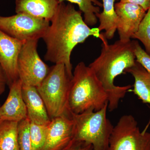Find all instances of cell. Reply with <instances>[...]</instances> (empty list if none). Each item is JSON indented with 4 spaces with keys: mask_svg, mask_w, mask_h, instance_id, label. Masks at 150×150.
<instances>
[{
    "mask_svg": "<svg viewBox=\"0 0 150 150\" xmlns=\"http://www.w3.org/2000/svg\"><path fill=\"white\" fill-rule=\"evenodd\" d=\"M50 24V22L26 14L0 16V30L14 38L24 41L42 38Z\"/></svg>",
    "mask_w": 150,
    "mask_h": 150,
    "instance_id": "52a82bcc",
    "label": "cell"
},
{
    "mask_svg": "<svg viewBox=\"0 0 150 150\" xmlns=\"http://www.w3.org/2000/svg\"><path fill=\"white\" fill-rule=\"evenodd\" d=\"M108 104V97L102 84L91 69L83 62L76 65L68 96V108L71 113L79 114L98 111Z\"/></svg>",
    "mask_w": 150,
    "mask_h": 150,
    "instance_id": "3957f363",
    "label": "cell"
},
{
    "mask_svg": "<svg viewBox=\"0 0 150 150\" xmlns=\"http://www.w3.org/2000/svg\"><path fill=\"white\" fill-rule=\"evenodd\" d=\"M59 4V0H16L15 11L50 22Z\"/></svg>",
    "mask_w": 150,
    "mask_h": 150,
    "instance_id": "5bb4252c",
    "label": "cell"
},
{
    "mask_svg": "<svg viewBox=\"0 0 150 150\" xmlns=\"http://www.w3.org/2000/svg\"><path fill=\"white\" fill-rule=\"evenodd\" d=\"M6 85H8L7 78L4 71L0 65V96L4 91Z\"/></svg>",
    "mask_w": 150,
    "mask_h": 150,
    "instance_id": "d4e9b609",
    "label": "cell"
},
{
    "mask_svg": "<svg viewBox=\"0 0 150 150\" xmlns=\"http://www.w3.org/2000/svg\"><path fill=\"white\" fill-rule=\"evenodd\" d=\"M74 121L71 114L52 118L48 125V132L42 150H63L73 139Z\"/></svg>",
    "mask_w": 150,
    "mask_h": 150,
    "instance_id": "30bf717a",
    "label": "cell"
},
{
    "mask_svg": "<svg viewBox=\"0 0 150 150\" xmlns=\"http://www.w3.org/2000/svg\"><path fill=\"white\" fill-rule=\"evenodd\" d=\"M131 41L136 62L142 65L150 74V55L142 48L138 41L134 40Z\"/></svg>",
    "mask_w": 150,
    "mask_h": 150,
    "instance_id": "7402d4cb",
    "label": "cell"
},
{
    "mask_svg": "<svg viewBox=\"0 0 150 150\" xmlns=\"http://www.w3.org/2000/svg\"><path fill=\"white\" fill-rule=\"evenodd\" d=\"M48 124L41 125L30 122V133L32 150L43 149L48 134Z\"/></svg>",
    "mask_w": 150,
    "mask_h": 150,
    "instance_id": "d6986e66",
    "label": "cell"
},
{
    "mask_svg": "<svg viewBox=\"0 0 150 150\" xmlns=\"http://www.w3.org/2000/svg\"><path fill=\"white\" fill-rule=\"evenodd\" d=\"M23 84L20 79L9 86L8 96L0 106V119L19 122L27 118V111L22 95Z\"/></svg>",
    "mask_w": 150,
    "mask_h": 150,
    "instance_id": "7c38bea8",
    "label": "cell"
},
{
    "mask_svg": "<svg viewBox=\"0 0 150 150\" xmlns=\"http://www.w3.org/2000/svg\"><path fill=\"white\" fill-rule=\"evenodd\" d=\"M51 24L42 38L46 45L44 59L56 64H63L73 77L72 52L77 45L91 36L100 38L98 28H91L84 21L82 12L71 3H60Z\"/></svg>",
    "mask_w": 150,
    "mask_h": 150,
    "instance_id": "6da1fadb",
    "label": "cell"
},
{
    "mask_svg": "<svg viewBox=\"0 0 150 150\" xmlns=\"http://www.w3.org/2000/svg\"><path fill=\"white\" fill-rule=\"evenodd\" d=\"M30 126V121L28 117L18 122V142L19 150H32Z\"/></svg>",
    "mask_w": 150,
    "mask_h": 150,
    "instance_id": "44dd1931",
    "label": "cell"
},
{
    "mask_svg": "<svg viewBox=\"0 0 150 150\" xmlns=\"http://www.w3.org/2000/svg\"><path fill=\"white\" fill-rule=\"evenodd\" d=\"M107 150H150V132L140 131L132 115H123L113 127Z\"/></svg>",
    "mask_w": 150,
    "mask_h": 150,
    "instance_id": "8992f818",
    "label": "cell"
},
{
    "mask_svg": "<svg viewBox=\"0 0 150 150\" xmlns=\"http://www.w3.org/2000/svg\"><path fill=\"white\" fill-rule=\"evenodd\" d=\"M63 150H94L92 145L84 142H71L66 149Z\"/></svg>",
    "mask_w": 150,
    "mask_h": 150,
    "instance_id": "603a6c76",
    "label": "cell"
},
{
    "mask_svg": "<svg viewBox=\"0 0 150 150\" xmlns=\"http://www.w3.org/2000/svg\"><path fill=\"white\" fill-rule=\"evenodd\" d=\"M18 123L0 119V150H19Z\"/></svg>",
    "mask_w": 150,
    "mask_h": 150,
    "instance_id": "e0dca14e",
    "label": "cell"
},
{
    "mask_svg": "<svg viewBox=\"0 0 150 150\" xmlns=\"http://www.w3.org/2000/svg\"><path fill=\"white\" fill-rule=\"evenodd\" d=\"M115 7L118 18L117 30L119 40L129 42L138 30L147 11L140 6L131 3L119 1L115 3Z\"/></svg>",
    "mask_w": 150,
    "mask_h": 150,
    "instance_id": "9c48e42d",
    "label": "cell"
},
{
    "mask_svg": "<svg viewBox=\"0 0 150 150\" xmlns=\"http://www.w3.org/2000/svg\"><path fill=\"white\" fill-rule=\"evenodd\" d=\"M59 4L66 1L71 4H76L80 11L83 14L85 23L89 26H92L97 23L96 14L100 12L102 3L98 0H59Z\"/></svg>",
    "mask_w": 150,
    "mask_h": 150,
    "instance_id": "ac0fdd59",
    "label": "cell"
},
{
    "mask_svg": "<svg viewBox=\"0 0 150 150\" xmlns=\"http://www.w3.org/2000/svg\"><path fill=\"white\" fill-rule=\"evenodd\" d=\"M25 42L14 38L0 30V65L5 73L9 86L19 79L18 60Z\"/></svg>",
    "mask_w": 150,
    "mask_h": 150,
    "instance_id": "8fae6325",
    "label": "cell"
},
{
    "mask_svg": "<svg viewBox=\"0 0 150 150\" xmlns=\"http://www.w3.org/2000/svg\"><path fill=\"white\" fill-rule=\"evenodd\" d=\"M122 2H128L135 4L147 11L150 7V0H120Z\"/></svg>",
    "mask_w": 150,
    "mask_h": 150,
    "instance_id": "cb8c5ba5",
    "label": "cell"
},
{
    "mask_svg": "<svg viewBox=\"0 0 150 150\" xmlns=\"http://www.w3.org/2000/svg\"><path fill=\"white\" fill-rule=\"evenodd\" d=\"M0 106H1V105H0Z\"/></svg>",
    "mask_w": 150,
    "mask_h": 150,
    "instance_id": "484cf974",
    "label": "cell"
},
{
    "mask_svg": "<svg viewBox=\"0 0 150 150\" xmlns=\"http://www.w3.org/2000/svg\"><path fill=\"white\" fill-rule=\"evenodd\" d=\"M132 38L140 40L144 46L145 51L150 56V7Z\"/></svg>",
    "mask_w": 150,
    "mask_h": 150,
    "instance_id": "ffe728a7",
    "label": "cell"
},
{
    "mask_svg": "<svg viewBox=\"0 0 150 150\" xmlns=\"http://www.w3.org/2000/svg\"><path fill=\"white\" fill-rule=\"evenodd\" d=\"M117 1L102 0L103 10L96 14L100 23L98 28L100 32L104 30L103 34L107 39L109 40L114 37L118 26V18L115 7Z\"/></svg>",
    "mask_w": 150,
    "mask_h": 150,
    "instance_id": "9a60e30c",
    "label": "cell"
},
{
    "mask_svg": "<svg viewBox=\"0 0 150 150\" xmlns=\"http://www.w3.org/2000/svg\"><path fill=\"white\" fill-rule=\"evenodd\" d=\"M38 40L26 41L19 55V78L23 85L37 87L46 77L50 68L42 61L37 51Z\"/></svg>",
    "mask_w": 150,
    "mask_h": 150,
    "instance_id": "ba28073f",
    "label": "cell"
},
{
    "mask_svg": "<svg viewBox=\"0 0 150 150\" xmlns=\"http://www.w3.org/2000/svg\"><path fill=\"white\" fill-rule=\"evenodd\" d=\"M71 78L63 64H56L49 69L38 91L45 103L51 119L71 114L68 108V96Z\"/></svg>",
    "mask_w": 150,
    "mask_h": 150,
    "instance_id": "5b68a950",
    "label": "cell"
},
{
    "mask_svg": "<svg viewBox=\"0 0 150 150\" xmlns=\"http://www.w3.org/2000/svg\"><path fill=\"white\" fill-rule=\"evenodd\" d=\"M108 107V104L98 111L71 113L74 125L71 142L91 144L94 150H107L114 127L106 116Z\"/></svg>",
    "mask_w": 150,
    "mask_h": 150,
    "instance_id": "277c9868",
    "label": "cell"
},
{
    "mask_svg": "<svg viewBox=\"0 0 150 150\" xmlns=\"http://www.w3.org/2000/svg\"><path fill=\"white\" fill-rule=\"evenodd\" d=\"M22 95L30 122L41 125L50 123L51 118L36 87L23 84Z\"/></svg>",
    "mask_w": 150,
    "mask_h": 150,
    "instance_id": "4fadbf2b",
    "label": "cell"
},
{
    "mask_svg": "<svg viewBox=\"0 0 150 150\" xmlns=\"http://www.w3.org/2000/svg\"><path fill=\"white\" fill-rule=\"evenodd\" d=\"M134 79L132 91L142 102L150 104V74L142 65L136 62L133 67L125 71Z\"/></svg>",
    "mask_w": 150,
    "mask_h": 150,
    "instance_id": "2e32d148",
    "label": "cell"
},
{
    "mask_svg": "<svg viewBox=\"0 0 150 150\" xmlns=\"http://www.w3.org/2000/svg\"><path fill=\"white\" fill-rule=\"evenodd\" d=\"M100 38L102 42L100 54L88 67L105 90L108 97V108L112 111L117 109L120 100L131 87L115 85V79L135 64L136 57L131 40L124 42L119 40L110 45L104 34Z\"/></svg>",
    "mask_w": 150,
    "mask_h": 150,
    "instance_id": "7a4b0ae2",
    "label": "cell"
}]
</instances>
